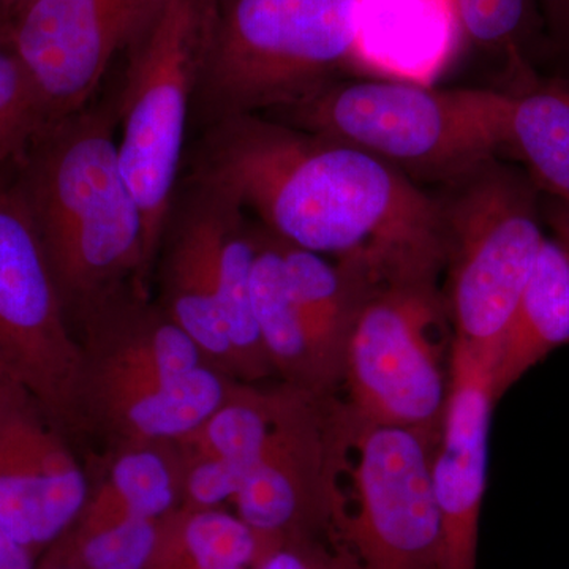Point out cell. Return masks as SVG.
Here are the masks:
<instances>
[{
  "label": "cell",
  "instance_id": "1",
  "mask_svg": "<svg viewBox=\"0 0 569 569\" xmlns=\"http://www.w3.org/2000/svg\"><path fill=\"white\" fill-rule=\"evenodd\" d=\"M194 178L230 194L269 233L358 266L377 287L438 282L447 266L440 201L346 142L233 116L211 123Z\"/></svg>",
  "mask_w": 569,
  "mask_h": 569
},
{
  "label": "cell",
  "instance_id": "2",
  "mask_svg": "<svg viewBox=\"0 0 569 569\" xmlns=\"http://www.w3.org/2000/svg\"><path fill=\"white\" fill-rule=\"evenodd\" d=\"M20 186L71 326L130 283L148 288L144 223L123 176L114 111L82 108L29 146Z\"/></svg>",
  "mask_w": 569,
  "mask_h": 569
},
{
  "label": "cell",
  "instance_id": "3",
  "mask_svg": "<svg viewBox=\"0 0 569 569\" xmlns=\"http://www.w3.org/2000/svg\"><path fill=\"white\" fill-rule=\"evenodd\" d=\"M509 92L410 82L335 81L279 111L307 132L353 146L408 179L449 183L503 149Z\"/></svg>",
  "mask_w": 569,
  "mask_h": 569
},
{
  "label": "cell",
  "instance_id": "4",
  "mask_svg": "<svg viewBox=\"0 0 569 569\" xmlns=\"http://www.w3.org/2000/svg\"><path fill=\"white\" fill-rule=\"evenodd\" d=\"M355 67V0H216L194 107L283 111Z\"/></svg>",
  "mask_w": 569,
  "mask_h": 569
},
{
  "label": "cell",
  "instance_id": "5",
  "mask_svg": "<svg viewBox=\"0 0 569 569\" xmlns=\"http://www.w3.org/2000/svg\"><path fill=\"white\" fill-rule=\"evenodd\" d=\"M216 0H167L127 48L114 108L118 153L142 223L148 276L176 203Z\"/></svg>",
  "mask_w": 569,
  "mask_h": 569
},
{
  "label": "cell",
  "instance_id": "6",
  "mask_svg": "<svg viewBox=\"0 0 569 569\" xmlns=\"http://www.w3.org/2000/svg\"><path fill=\"white\" fill-rule=\"evenodd\" d=\"M445 293L455 342L496 359L542 241L537 189L496 159L449 183Z\"/></svg>",
  "mask_w": 569,
  "mask_h": 569
},
{
  "label": "cell",
  "instance_id": "7",
  "mask_svg": "<svg viewBox=\"0 0 569 569\" xmlns=\"http://www.w3.org/2000/svg\"><path fill=\"white\" fill-rule=\"evenodd\" d=\"M438 440L366 421L343 402L337 537L362 569H447L432 477Z\"/></svg>",
  "mask_w": 569,
  "mask_h": 569
},
{
  "label": "cell",
  "instance_id": "8",
  "mask_svg": "<svg viewBox=\"0 0 569 569\" xmlns=\"http://www.w3.org/2000/svg\"><path fill=\"white\" fill-rule=\"evenodd\" d=\"M455 332L438 282H392L366 299L348 340L346 406L377 425L440 436Z\"/></svg>",
  "mask_w": 569,
  "mask_h": 569
},
{
  "label": "cell",
  "instance_id": "9",
  "mask_svg": "<svg viewBox=\"0 0 569 569\" xmlns=\"http://www.w3.org/2000/svg\"><path fill=\"white\" fill-rule=\"evenodd\" d=\"M81 350L20 186L0 183V377L78 440Z\"/></svg>",
  "mask_w": 569,
  "mask_h": 569
},
{
  "label": "cell",
  "instance_id": "10",
  "mask_svg": "<svg viewBox=\"0 0 569 569\" xmlns=\"http://www.w3.org/2000/svg\"><path fill=\"white\" fill-rule=\"evenodd\" d=\"M342 452V400L290 385L233 498L239 518L274 541L337 537Z\"/></svg>",
  "mask_w": 569,
  "mask_h": 569
},
{
  "label": "cell",
  "instance_id": "11",
  "mask_svg": "<svg viewBox=\"0 0 569 569\" xmlns=\"http://www.w3.org/2000/svg\"><path fill=\"white\" fill-rule=\"evenodd\" d=\"M167 0H31L10 39L50 123L88 107L108 67Z\"/></svg>",
  "mask_w": 569,
  "mask_h": 569
},
{
  "label": "cell",
  "instance_id": "12",
  "mask_svg": "<svg viewBox=\"0 0 569 569\" xmlns=\"http://www.w3.org/2000/svg\"><path fill=\"white\" fill-rule=\"evenodd\" d=\"M88 493L73 440L24 388L0 377V529L40 557L73 526Z\"/></svg>",
  "mask_w": 569,
  "mask_h": 569
},
{
  "label": "cell",
  "instance_id": "13",
  "mask_svg": "<svg viewBox=\"0 0 569 569\" xmlns=\"http://www.w3.org/2000/svg\"><path fill=\"white\" fill-rule=\"evenodd\" d=\"M496 359L452 343L451 383L432 477L445 568L477 569L479 518L488 482Z\"/></svg>",
  "mask_w": 569,
  "mask_h": 569
},
{
  "label": "cell",
  "instance_id": "14",
  "mask_svg": "<svg viewBox=\"0 0 569 569\" xmlns=\"http://www.w3.org/2000/svg\"><path fill=\"white\" fill-rule=\"evenodd\" d=\"M211 366L159 383H104L80 388L78 438L103 449L179 440L211 417L236 383Z\"/></svg>",
  "mask_w": 569,
  "mask_h": 569
},
{
  "label": "cell",
  "instance_id": "15",
  "mask_svg": "<svg viewBox=\"0 0 569 569\" xmlns=\"http://www.w3.org/2000/svg\"><path fill=\"white\" fill-rule=\"evenodd\" d=\"M190 189L178 216L171 212L157 253V260L160 258L157 302L197 343L213 369L236 380L233 350L220 302L211 227L193 182Z\"/></svg>",
  "mask_w": 569,
  "mask_h": 569
},
{
  "label": "cell",
  "instance_id": "16",
  "mask_svg": "<svg viewBox=\"0 0 569 569\" xmlns=\"http://www.w3.org/2000/svg\"><path fill=\"white\" fill-rule=\"evenodd\" d=\"M462 39L452 0H355V67L380 80L433 86Z\"/></svg>",
  "mask_w": 569,
  "mask_h": 569
},
{
  "label": "cell",
  "instance_id": "17",
  "mask_svg": "<svg viewBox=\"0 0 569 569\" xmlns=\"http://www.w3.org/2000/svg\"><path fill=\"white\" fill-rule=\"evenodd\" d=\"M277 239L288 290L312 348L321 385L326 395L337 396L356 318L377 284L353 264Z\"/></svg>",
  "mask_w": 569,
  "mask_h": 569
},
{
  "label": "cell",
  "instance_id": "18",
  "mask_svg": "<svg viewBox=\"0 0 569 569\" xmlns=\"http://www.w3.org/2000/svg\"><path fill=\"white\" fill-rule=\"evenodd\" d=\"M86 470L89 493L73 526L162 519L181 507L182 466L176 440L103 449Z\"/></svg>",
  "mask_w": 569,
  "mask_h": 569
},
{
  "label": "cell",
  "instance_id": "19",
  "mask_svg": "<svg viewBox=\"0 0 569 569\" xmlns=\"http://www.w3.org/2000/svg\"><path fill=\"white\" fill-rule=\"evenodd\" d=\"M567 343L569 257L553 236H546L498 353L493 369L497 400L546 356Z\"/></svg>",
  "mask_w": 569,
  "mask_h": 569
},
{
  "label": "cell",
  "instance_id": "20",
  "mask_svg": "<svg viewBox=\"0 0 569 569\" xmlns=\"http://www.w3.org/2000/svg\"><path fill=\"white\" fill-rule=\"evenodd\" d=\"M250 293L258 331L276 376L310 395L328 396L288 290L279 239L261 224L257 227Z\"/></svg>",
  "mask_w": 569,
  "mask_h": 569
},
{
  "label": "cell",
  "instance_id": "21",
  "mask_svg": "<svg viewBox=\"0 0 569 569\" xmlns=\"http://www.w3.org/2000/svg\"><path fill=\"white\" fill-rule=\"evenodd\" d=\"M277 542L223 509L178 508L160 519L148 569H253Z\"/></svg>",
  "mask_w": 569,
  "mask_h": 569
},
{
  "label": "cell",
  "instance_id": "22",
  "mask_svg": "<svg viewBox=\"0 0 569 569\" xmlns=\"http://www.w3.org/2000/svg\"><path fill=\"white\" fill-rule=\"evenodd\" d=\"M503 149L526 164L535 187L569 209V88L509 93Z\"/></svg>",
  "mask_w": 569,
  "mask_h": 569
},
{
  "label": "cell",
  "instance_id": "23",
  "mask_svg": "<svg viewBox=\"0 0 569 569\" xmlns=\"http://www.w3.org/2000/svg\"><path fill=\"white\" fill-rule=\"evenodd\" d=\"M160 519H126L102 526H71L44 556L77 569H148Z\"/></svg>",
  "mask_w": 569,
  "mask_h": 569
},
{
  "label": "cell",
  "instance_id": "24",
  "mask_svg": "<svg viewBox=\"0 0 569 569\" xmlns=\"http://www.w3.org/2000/svg\"><path fill=\"white\" fill-rule=\"evenodd\" d=\"M50 123L36 86L10 39V21L0 18V170L20 159Z\"/></svg>",
  "mask_w": 569,
  "mask_h": 569
},
{
  "label": "cell",
  "instance_id": "25",
  "mask_svg": "<svg viewBox=\"0 0 569 569\" xmlns=\"http://www.w3.org/2000/svg\"><path fill=\"white\" fill-rule=\"evenodd\" d=\"M463 37L486 51L507 56L511 67L523 62V41L537 22V0H452Z\"/></svg>",
  "mask_w": 569,
  "mask_h": 569
},
{
  "label": "cell",
  "instance_id": "26",
  "mask_svg": "<svg viewBox=\"0 0 569 569\" xmlns=\"http://www.w3.org/2000/svg\"><path fill=\"white\" fill-rule=\"evenodd\" d=\"M253 569H362L339 538H290L277 542Z\"/></svg>",
  "mask_w": 569,
  "mask_h": 569
},
{
  "label": "cell",
  "instance_id": "27",
  "mask_svg": "<svg viewBox=\"0 0 569 569\" xmlns=\"http://www.w3.org/2000/svg\"><path fill=\"white\" fill-rule=\"evenodd\" d=\"M550 36L569 51V0H539Z\"/></svg>",
  "mask_w": 569,
  "mask_h": 569
},
{
  "label": "cell",
  "instance_id": "28",
  "mask_svg": "<svg viewBox=\"0 0 569 569\" xmlns=\"http://www.w3.org/2000/svg\"><path fill=\"white\" fill-rule=\"evenodd\" d=\"M39 557L0 529V569H36Z\"/></svg>",
  "mask_w": 569,
  "mask_h": 569
},
{
  "label": "cell",
  "instance_id": "29",
  "mask_svg": "<svg viewBox=\"0 0 569 569\" xmlns=\"http://www.w3.org/2000/svg\"><path fill=\"white\" fill-rule=\"evenodd\" d=\"M548 222L557 241L569 244V209L553 201L548 211Z\"/></svg>",
  "mask_w": 569,
  "mask_h": 569
},
{
  "label": "cell",
  "instance_id": "30",
  "mask_svg": "<svg viewBox=\"0 0 569 569\" xmlns=\"http://www.w3.org/2000/svg\"><path fill=\"white\" fill-rule=\"evenodd\" d=\"M31 0H0V10L6 14V18L14 17L22 9V7L28 6Z\"/></svg>",
  "mask_w": 569,
  "mask_h": 569
},
{
  "label": "cell",
  "instance_id": "31",
  "mask_svg": "<svg viewBox=\"0 0 569 569\" xmlns=\"http://www.w3.org/2000/svg\"><path fill=\"white\" fill-rule=\"evenodd\" d=\"M39 559L40 561L37 563L36 569H77L69 567V565L61 563V561L52 560L51 557L44 556V553H41Z\"/></svg>",
  "mask_w": 569,
  "mask_h": 569
},
{
  "label": "cell",
  "instance_id": "32",
  "mask_svg": "<svg viewBox=\"0 0 569 569\" xmlns=\"http://www.w3.org/2000/svg\"><path fill=\"white\" fill-rule=\"evenodd\" d=\"M160 569H238V568H201V567H178V568H160Z\"/></svg>",
  "mask_w": 569,
  "mask_h": 569
},
{
  "label": "cell",
  "instance_id": "33",
  "mask_svg": "<svg viewBox=\"0 0 569 569\" xmlns=\"http://www.w3.org/2000/svg\"><path fill=\"white\" fill-rule=\"evenodd\" d=\"M0 18H6V14L2 13V10H0ZM6 20H9V18H6Z\"/></svg>",
  "mask_w": 569,
  "mask_h": 569
}]
</instances>
